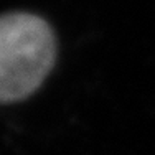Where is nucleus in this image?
Returning <instances> with one entry per match:
<instances>
[{
    "instance_id": "obj_1",
    "label": "nucleus",
    "mask_w": 155,
    "mask_h": 155,
    "mask_svg": "<svg viewBox=\"0 0 155 155\" xmlns=\"http://www.w3.org/2000/svg\"><path fill=\"white\" fill-rule=\"evenodd\" d=\"M54 60V33L41 17L27 12L0 15V104L31 96Z\"/></svg>"
}]
</instances>
